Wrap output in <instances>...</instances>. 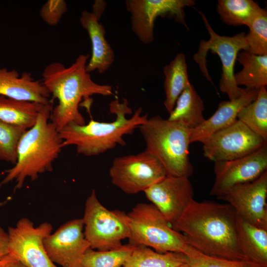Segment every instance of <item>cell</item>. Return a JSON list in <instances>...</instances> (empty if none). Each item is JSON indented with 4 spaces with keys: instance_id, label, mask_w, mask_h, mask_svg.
Wrapping results in <instances>:
<instances>
[{
    "instance_id": "15",
    "label": "cell",
    "mask_w": 267,
    "mask_h": 267,
    "mask_svg": "<svg viewBox=\"0 0 267 267\" xmlns=\"http://www.w3.org/2000/svg\"><path fill=\"white\" fill-rule=\"evenodd\" d=\"M82 219H76L61 225L44 240V246L51 261L62 267H79L85 252L90 248L84 233Z\"/></svg>"
},
{
    "instance_id": "35",
    "label": "cell",
    "mask_w": 267,
    "mask_h": 267,
    "mask_svg": "<svg viewBox=\"0 0 267 267\" xmlns=\"http://www.w3.org/2000/svg\"><path fill=\"white\" fill-rule=\"evenodd\" d=\"M106 7V2L102 0H95L93 5L92 13L99 20Z\"/></svg>"
},
{
    "instance_id": "23",
    "label": "cell",
    "mask_w": 267,
    "mask_h": 267,
    "mask_svg": "<svg viewBox=\"0 0 267 267\" xmlns=\"http://www.w3.org/2000/svg\"><path fill=\"white\" fill-rule=\"evenodd\" d=\"M163 73L165 92L164 105L170 114L179 95L190 84L185 55L183 53L178 54L169 64L164 67Z\"/></svg>"
},
{
    "instance_id": "20",
    "label": "cell",
    "mask_w": 267,
    "mask_h": 267,
    "mask_svg": "<svg viewBox=\"0 0 267 267\" xmlns=\"http://www.w3.org/2000/svg\"><path fill=\"white\" fill-rule=\"evenodd\" d=\"M236 233L239 246L246 259L267 266V229L256 226L237 216Z\"/></svg>"
},
{
    "instance_id": "28",
    "label": "cell",
    "mask_w": 267,
    "mask_h": 267,
    "mask_svg": "<svg viewBox=\"0 0 267 267\" xmlns=\"http://www.w3.org/2000/svg\"><path fill=\"white\" fill-rule=\"evenodd\" d=\"M135 247L129 243L105 251L90 248L83 255L79 267H123Z\"/></svg>"
},
{
    "instance_id": "21",
    "label": "cell",
    "mask_w": 267,
    "mask_h": 267,
    "mask_svg": "<svg viewBox=\"0 0 267 267\" xmlns=\"http://www.w3.org/2000/svg\"><path fill=\"white\" fill-rule=\"evenodd\" d=\"M204 110V105L202 98L194 86L190 84L179 95L167 119L192 130L205 120L203 115Z\"/></svg>"
},
{
    "instance_id": "24",
    "label": "cell",
    "mask_w": 267,
    "mask_h": 267,
    "mask_svg": "<svg viewBox=\"0 0 267 267\" xmlns=\"http://www.w3.org/2000/svg\"><path fill=\"white\" fill-rule=\"evenodd\" d=\"M43 105L0 96V120L28 130L35 124Z\"/></svg>"
},
{
    "instance_id": "25",
    "label": "cell",
    "mask_w": 267,
    "mask_h": 267,
    "mask_svg": "<svg viewBox=\"0 0 267 267\" xmlns=\"http://www.w3.org/2000/svg\"><path fill=\"white\" fill-rule=\"evenodd\" d=\"M186 262L181 253H160L148 247L135 246L123 267H176Z\"/></svg>"
},
{
    "instance_id": "11",
    "label": "cell",
    "mask_w": 267,
    "mask_h": 267,
    "mask_svg": "<svg viewBox=\"0 0 267 267\" xmlns=\"http://www.w3.org/2000/svg\"><path fill=\"white\" fill-rule=\"evenodd\" d=\"M267 143L237 120L203 141V154L214 163L229 161L250 154Z\"/></svg>"
},
{
    "instance_id": "1",
    "label": "cell",
    "mask_w": 267,
    "mask_h": 267,
    "mask_svg": "<svg viewBox=\"0 0 267 267\" xmlns=\"http://www.w3.org/2000/svg\"><path fill=\"white\" fill-rule=\"evenodd\" d=\"M237 219L228 204L193 200L172 226L184 233L189 245L205 255L244 260L246 259L237 240Z\"/></svg>"
},
{
    "instance_id": "32",
    "label": "cell",
    "mask_w": 267,
    "mask_h": 267,
    "mask_svg": "<svg viewBox=\"0 0 267 267\" xmlns=\"http://www.w3.org/2000/svg\"><path fill=\"white\" fill-rule=\"evenodd\" d=\"M67 11V5L64 0H48L42 7L40 15L49 26H56Z\"/></svg>"
},
{
    "instance_id": "7",
    "label": "cell",
    "mask_w": 267,
    "mask_h": 267,
    "mask_svg": "<svg viewBox=\"0 0 267 267\" xmlns=\"http://www.w3.org/2000/svg\"><path fill=\"white\" fill-rule=\"evenodd\" d=\"M199 13L209 32L210 38L207 41L200 42L198 51L194 54L193 59L207 80L212 83L206 66V56L209 50L218 54L222 64L220 89L227 94L229 100L237 98L242 94L244 88H240L235 83L234 66L240 50H248L246 34L241 32L232 37L220 36L211 27L204 13L201 11Z\"/></svg>"
},
{
    "instance_id": "33",
    "label": "cell",
    "mask_w": 267,
    "mask_h": 267,
    "mask_svg": "<svg viewBox=\"0 0 267 267\" xmlns=\"http://www.w3.org/2000/svg\"><path fill=\"white\" fill-rule=\"evenodd\" d=\"M0 267H28L21 261L7 254L0 258Z\"/></svg>"
},
{
    "instance_id": "2",
    "label": "cell",
    "mask_w": 267,
    "mask_h": 267,
    "mask_svg": "<svg viewBox=\"0 0 267 267\" xmlns=\"http://www.w3.org/2000/svg\"><path fill=\"white\" fill-rule=\"evenodd\" d=\"M89 54H80L69 67L60 62L47 65L43 73V84L50 94L58 100L51 111L50 121L59 132L70 123L85 125V120L79 111L83 99L98 94L114 95L112 87L99 85L91 78L86 70Z\"/></svg>"
},
{
    "instance_id": "30",
    "label": "cell",
    "mask_w": 267,
    "mask_h": 267,
    "mask_svg": "<svg viewBox=\"0 0 267 267\" xmlns=\"http://www.w3.org/2000/svg\"><path fill=\"white\" fill-rule=\"evenodd\" d=\"M26 130L0 120V160L15 164L17 144Z\"/></svg>"
},
{
    "instance_id": "27",
    "label": "cell",
    "mask_w": 267,
    "mask_h": 267,
    "mask_svg": "<svg viewBox=\"0 0 267 267\" xmlns=\"http://www.w3.org/2000/svg\"><path fill=\"white\" fill-rule=\"evenodd\" d=\"M237 120L251 131L267 141V90L259 89L255 100L239 113Z\"/></svg>"
},
{
    "instance_id": "14",
    "label": "cell",
    "mask_w": 267,
    "mask_h": 267,
    "mask_svg": "<svg viewBox=\"0 0 267 267\" xmlns=\"http://www.w3.org/2000/svg\"><path fill=\"white\" fill-rule=\"evenodd\" d=\"M267 171L255 180L237 185L218 198L226 201L236 215L259 228L267 229Z\"/></svg>"
},
{
    "instance_id": "6",
    "label": "cell",
    "mask_w": 267,
    "mask_h": 267,
    "mask_svg": "<svg viewBox=\"0 0 267 267\" xmlns=\"http://www.w3.org/2000/svg\"><path fill=\"white\" fill-rule=\"evenodd\" d=\"M130 229L129 243L150 247L160 253L176 252L187 255L192 247L184 235L172 227L152 204H137L126 214Z\"/></svg>"
},
{
    "instance_id": "36",
    "label": "cell",
    "mask_w": 267,
    "mask_h": 267,
    "mask_svg": "<svg viewBox=\"0 0 267 267\" xmlns=\"http://www.w3.org/2000/svg\"><path fill=\"white\" fill-rule=\"evenodd\" d=\"M176 267H190V266L186 262Z\"/></svg>"
},
{
    "instance_id": "5",
    "label": "cell",
    "mask_w": 267,
    "mask_h": 267,
    "mask_svg": "<svg viewBox=\"0 0 267 267\" xmlns=\"http://www.w3.org/2000/svg\"><path fill=\"white\" fill-rule=\"evenodd\" d=\"M138 129L145 150L159 160L167 175L189 178L193 174L189 155L190 130L160 116L148 118Z\"/></svg>"
},
{
    "instance_id": "26",
    "label": "cell",
    "mask_w": 267,
    "mask_h": 267,
    "mask_svg": "<svg viewBox=\"0 0 267 267\" xmlns=\"http://www.w3.org/2000/svg\"><path fill=\"white\" fill-rule=\"evenodd\" d=\"M217 7L221 20L234 26H247L262 8L252 0H219Z\"/></svg>"
},
{
    "instance_id": "12",
    "label": "cell",
    "mask_w": 267,
    "mask_h": 267,
    "mask_svg": "<svg viewBox=\"0 0 267 267\" xmlns=\"http://www.w3.org/2000/svg\"><path fill=\"white\" fill-rule=\"evenodd\" d=\"M195 4L193 0H128L133 32L140 41L148 44L154 40V22L158 16L173 18L187 27L184 8Z\"/></svg>"
},
{
    "instance_id": "18",
    "label": "cell",
    "mask_w": 267,
    "mask_h": 267,
    "mask_svg": "<svg viewBox=\"0 0 267 267\" xmlns=\"http://www.w3.org/2000/svg\"><path fill=\"white\" fill-rule=\"evenodd\" d=\"M0 96L44 105L50 103V94L43 82L35 80L30 72L20 76L15 69L0 68Z\"/></svg>"
},
{
    "instance_id": "29",
    "label": "cell",
    "mask_w": 267,
    "mask_h": 267,
    "mask_svg": "<svg viewBox=\"0 0 267 267\" xmlns=\"http://www.w3.org/2000/svg\"><path fill=\"white\" fill-rule=\"evenodd\" d=\"M247 27L245 35L247 51L256 55L267 54V12L261 8Z\"/></svg>"
},
{
    "instance_id": "34",
    "label": "cell",
    "mask_w": 267,
    "mask_h": 267,
    "mask_svg": "<svg viewBox=\"0 0 267 267\" xmlns=\"http://www.w3.org/2000/svg\"><path fill=\"white\" fill-rule=\"evenodd\" d=\"M8 236L7 232L0 226V258L8 254Z\"/></svg>"
},
{
    "instance_id": "17",
    "label": "cell",
    "mask_w": 267,
    "mask_h": 267,
    "mask_svg": "<svg viewBox=\"0 0 267 267\" xmlns=\"http://www.w3.org/2000/svg\"><path fill=\"white\" fill-rule=\"evenodd\" d=\"M259 90L244 88L242 94L238 98L221 102L215 112L210 117L205 119L197 128L190 130V143H202L215 133L235 122L240 111L255 100Z\"/></svg>"
},
{
    "instance_id": "16",
    "label": "cell",
    "mask_w": 267,
    "mask_h": 267,
    "mask_svg": "<svg viewBox=\"0 0 267 267\" xmlns=\"http://www.w3.org/2000/svg\"><path fill=\"white\" fill-rule=\"evenodd\" d=\"M144 192L171 224L180 217L194 200L193 187L189 178L185 176L167 175Z\"/></svg>"
},
{
    "instance_id": "10",
    "label": "cell",
    "mask_w": 267,
    "mask_h": 267,
    "mask_svg": "<svg viewBox=\"0 0 267 267\" xmlns=\"http://www.w3.org/2000/svg\"><path fill=\"white\" fill-rule=\"evenodd\" d=\"M51 223L44 222L35 226L27 218L8 228V252L28 267H58L48 256L44 240L52 232Z\"/></svg>"
},
{
    "instance_id": "13",
    "label": "cell",
    "mask_w": 267,
    "mask_h": 267,
    "mask_svg": "<svg viewBox=\"0 0 267 267\" xmlns=\"http://www.w3.org/2000/svg\"><path fill=\"white\" fill-rule=\"evenodd\" d=\"M215 182L210 194L223 195L232 188L253 181L267 169V144L246 156L214 163Z\"/></svg>"
},
{
    "instance_id": "4",
    "label": "cell",
    "mask_w": 267,
    "mask_h": 267,
    "mask_svg": "<svg viewBox=\"0 0 267 267\" xmlns=\"http://www.w3.org/2000/svg\"><path fill=\"white\" fill-rule=\"evenodd\" d=\"M109 110L116 115L112 122H99L91 119L88 124L83 125L75 123L66 125L59 132L63 147L74 145L78 153L87 156L102 154L118 144L126 145L124 135L133 133L148 118L147 114L141 115V107L128 118L127 115L132 111L125 98L122 102L118 99L111 101Z\"/></svg>"
},
{
    "instance_id": "3",
    "label": "cell",
    "mask_w": 267,
    "mask_h": 267,
    "mask_svg": "<svg viewBox=\"0 0 267 267\" xmlns=\"http://www.w3.org/2000/svg\"><path fill=\"white\" fill-rule=\"evenodd\" d=\"M52 109L50 103L44 105L34 125L21 136L17 146L16 162L5 171L0 187L15 180L14 190H18L26 179L34 181L40 175L52 170L53 163L63 146L59 132L49 122Z\"/></svg>"
},
{
    "instance_id": "8",
    "label": "cell",
    "mask_w": 267,
    "mask_h": 267,
    "mask_svg": "<svg viewBox=\"0 0 267 267\" xmlns=\"http://www.w3.org/2000/svg\"><path fill=\"white\" fill-rule=\"evenodd\" d=\"M126 216L123 211L105 207L93 189L86 200L82 218L84 235L90 248L105 251L121 246V241L130 236Z\"/></svg>"
},
{
    "instance_id": "19",
    "label": "cell",
    "mask_w": 267,
    "mask_h": 267,
    "mask_svg": "<svg viewBox=\"0 0 267 267\" xmlns=\"http://www.w3.org/2000/svg\"><path fill=\"white\" fill-rule=\"evenodd\" d=\"M98 20L92 12L86 10L82 11L80 18V23L87 31L91 43V55L86 65L89 73L95 70L100 74L104 73L115 59L114 52L105 38V28Z\"/></svg>"
},
{
    "instance_id": "22",
    "label": "cell",
    "mask_w": 267,
    "mask_h": 267,
    "mask_svg": "<svg viewBox=\"0 0 267 267\" xmlns=\"http://www.w3.org/2000/svg\"><path fill=\"white\" fill-rule=\"evenodd\" d=\"M237 61L242 65L239 72L234 73L237 86L259 90L267 85V54L256 55L247 51H240Z\"/></svg>"
},
{
    "instance_id": "9",
    "label": "cell",
    "mask_w": 267,
    "mask_h": 267,
    "mask_svg": "<svg viewBox=\"0 0 267 267\" xmlns=\"http://www.w3.org/2000/svg\"><path fill=\"white\" fill-rule=\"evenodd\" d=\"M109 173L113 184L128 194L144 192L167 175L159 160L146 150L116 157Z\"/></svg>"
},
{
    "instance_id": "31",
    "label": "cell",
    "mask_w": 267,
    "mask_h": 267,
    "mask_svg": "<svg viewBox=\"0 0 267 267\" xmlns=\"http://www.w3.org/2000/svg\"><path fill=\"white\" fill-rule=\"evenodd\" d=\"M186 263L190 267H267L246 260H231L206 255L194 248L186 256Z\"/></svg>"
}]
</instances>
